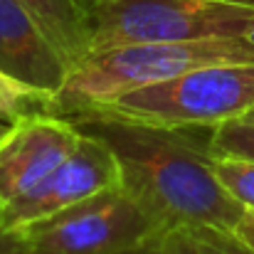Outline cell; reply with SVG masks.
Listing matches in <instances>:
<instances>
[{
	"instance_id": "ffe728a7",
	"label": "cell",
	"mask_w": 254,
	"mask_h": 254,
	"mask_svg": "<svg viewBox=\"0 0 254 254\" xmlns=\"http://www.w3.org/2000/svg\"><path fill=\"white\" fill-rule=\"evenodd\" d=\"M252 212H254V210H252Z\"/></svg>"
},
{
	"instance_id": "5b68a950",
	"label": "cell",
	"mask_w": 254,
	"mask_h": 254,
	"mask_svg": "<svg viewBox=\"0 0 254 254\" xmlns=\"http://www.w3.org/2000/svg\"><path fill=\"white\" fill-rule=\"evenodd\" d=\"M161 235V225L119 185L22 230L17 237L25 254H138Z\"/></svg>"
},
{
	"instance_id": "6da1fadb",
	"label": "cell",
	"mask_w": 254,
	"mask_h": 254,
	"mask_svg": "<svg viewBox=\"0 0 254 254\" xmlns=\"http://www.w3.org/2000/svg\"><path fill=\"white\" fill-rule=\"evenodd\" d=\"M99 133L121 168V188L161 225L163 235L183 227L235 232L247 212L212 170V153L190 133L124 119H74Z\"/></svg>"
},
{
	"instance_id": "52a82bcc",
	"label": "cell",
	"mask_w": 254,
	"mask_h": 254,
	"mask_svg": "<svg viewBox=\"0 0 254 254\" xmlns=\"http://www.w3.org/2000/svg\"><path fill=\"white\" fill-rule=\"evenodd\" d=\"M82 128L60 114L37 111L0 138V212L47 178L77 146Z\"/></svg>"
},
{
	"instance_id": "5bb4252c",
	"label": "cell",
	"mask_w": 254,
	"mask_h": 254,
	"mask_svg": "<svg viewBox=\"0 0 254 254\" xmlns=\"http://www.w3.org/2000/svg\"><path fill=\"white\" fill-rule=\"evenodd\" d=\"M235 237H237L242 245H247V247L254 252V212L252 210H247V212L242 215V220L237 222V227H235Z\"/></svg>"
},
{
	"instance_id": "2e32d148",
	"label": "cell",
	"mask_w": 254,
	"mask_h": 254,
	"mask_svg": "<svg viewBox=\"0 0 254 254\" xmlns=\"http://www.w3.org/2000/svg\"><path fill=\"white\" fill-rule=\"evenodd\" d=\"M242 40H245L247 45H252V47H254V17L247 22V27L242 30Z\"/></svg>"
},
{
	"instance_id": "3957f363",
	"label": "cell",
	"mask_w": 254,
	"mask_h": 254,
	"mask_svg": "<svg viewBox=\"0 0 254 254\" xmlns=\"http://www.w3.org/2000/svg\"><path fill=\"white\" fill-rule=\"evenodd\" d=\"M254 109V62L207 64L121 94L74 119H124L163 128H217ZM72 119V121H74Z\"/></svg>"
},
{
	"instance_id": "277c9868",
	"label": "cell",
	"mask_w": 254,
	"mask_h": 254,
	"mask_svg": "<svg viewBox=\"0 0 254 254\" xmlns=\"http://www.w3.org/2000/svg\"><path fill=\"white\" fill-rule=\"evenodd\" d=\"M86 7L91 55L143 42L242 37L254 17L252 0H86Z\"/></svg>"
},
{
	"instance_id": "ac0fdd59",
	"label": "cell",
	"mask_w": 254,
	"mask_h": 254,
	"mask_svg": "<svg viewBox=\"0 0 254 254\" xmlns=\"http://www.w3.org/2000/svg\"><path fill=\"white\" fill-rule=\"evenodd\" d=\"M240 121H247V124H254V109H252V111H247V114H245V116H242Z\"/></svg>"
},
{
	"instance_id": "7a4b0ae2",
	"label": "cell",
	"mask_w": 254,
	"mask_h": 254,
	"mask_svg": "<svg viewBox=\"0 0 254 254\" xmlns=\"http://www.w3.org/2000/svg\"><path fill=\"white\" fill-rule=\"evenodd\" d=\"M254 62V47L242 37H202L180 42H143L96 52L72 69L52 99V114L74 119L121 94L173 79L207 64Z\"/></svg>"
},
{
	"instance_id": "4fadbf2b",
	"label": "cell",
	"mask_w": 254,
	"mask_h": 254,
	"mask_svg": "<svg viewBox=\"0 0 254 254\" xmlns=\"http://www.w3.org/2000/svg\"><path fill=\"white\" fill-rule=\"evenodd\" d=\"M207 148L215 156H240L254 161V124L235 119L212 128Z\"/></svg>"
},
{
	"instance_id": "9c48e42d",
	"label": "cell",
	"mask_w": 254,
	"mask_h": 254,
	"mask_svg": "<svg viewBox=\"0 0 254 254\" xmlns=\"http://www.w3.org/2000/svg\"><path fill=\"white\" fill-rule=\"evenodd\" d=\"M47 40L67 60L69 69L91 55V17L86 0H17Z\"/></svg>"
},
{
	"instance_id": "8fae6325",
	"label": "cell",
	"mask_w": 254,
	"mask_h": 254,
	"mask_svg": "<svg viewBox=\"0 0 254 254\" xmlns=\"http://www.w3.org/2000/svg\"><path fill=\"white\" fill-rule=\"evenodd\" d=\"M52 94L0 69V121L15 124L37 111H52Z\"/></svg>"
},
{
	"instance_id": "8992f818",
	"label": "cell",
	"mask_w": 254,
	"mask_h": 254,
	"mask_svg": "<svg viewBox=\"0 0 254 254\" xmlns=\"http://www.w3.org/2000/svg\"><path fill=\"white\" fill-rule=\"evenodd\" d=\"M79 128L82 136L72 153L32 190H27L22 197H17L0 212V227L5 232L20 235L22 230L72 205H79L99 192L121 185V168L111 146L99 133L84 126Z\"/></svg>"
},
{
	"instance_id": "e0dca14e",
	"label": "cell",
	"mask_w": 254,
	"mask_h": 254,
	"mask_svg": "<svg viewBox=\"0 0 254 254\" xmlns=\"http://www.w3.org/2000/svg\"><path fill=\"white\" fill-rule=\"evenodd\" d=\"M138 254H168V252H166L163 247H158V245L153 242V245H151L148 250H143V252H138Z\"/></svg>"
},
{
	"instance_id": "7c38bea8",
	"label": "cell",
	"mask_w": 254,
	"mask_h": 254,
	"mask_svg": "<svg viewBox=\"0 0 254 254\" xmlns=\"http://www.w3.org/2000/svg\"><path fill=\"white\" fill-rule=\"evenodd\" d=\"M212 170L225 185V190L247 210H254V161L240 156H215Z\"/></svg>"
},
{
	"instance_id": "30bf717a",
	"label": "cell",
	"mask_w": 254,
	"mask_h": 254,
	"mask_svg": "<svg viewBox=\"0 0 254 254\" xmlns=\"http://www.w3.org/2000/svg\"><path fill=\"white\" fill-rule=\"evenodd\" d=\"M156 245L168 254H254L235 237V232H222L215 227L170 230L156 240Z\"/></svg>"
},
{
	"instance_id": "d6986e66",
	"label": "cell",
	"mask_w": 254,
	"mask_h": 254,
	"mask_svg": "<svg viewBox=\"0 0 254 254\" xmlns=\"http://www.w3.org/2000/svg\"><path fill=\"white\" fill-rule=\"evenodd\" d=\"M7 126H10V124H2V121H0V138H2V133L7 131Z\"/></svg>"
},
{
	"instance_id": "9a60e30c",
	"label": "cell",
	"mask_w": 254,
	"mask_h": 254,
	"mask_svg": "<svg viewBox=\"0 0 254 254\" xmlns=\"http://www.w3.org/2000/svg\"><path fill=\"white\" fill-rule=\"evenodd\" d=\"M0 254H25V245L17 235H10L0 227Z\"/></svg>"
},
{
	"instance_id": "ba28073f",
	"label": "cell",
	"mask_w": 254,
	"mask_h": 254,
	"mask_svg": "<svg viewBox=\"0 0 254 254\" xmlns=\"http://www.w3.org/2000/svg\"><path fill=\"white\" fill-rule=\"evenodd\" d=\"M0 69L52 96L72 74L67 60L17 0H0Z\"/></svg>"
}]
</instances>
